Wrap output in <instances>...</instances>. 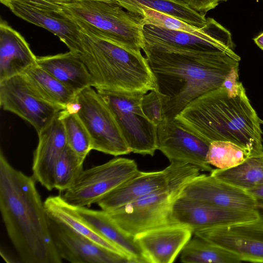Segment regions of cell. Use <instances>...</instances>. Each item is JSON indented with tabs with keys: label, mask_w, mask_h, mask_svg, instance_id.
<instances>
[{
	"label": "cell",
	"mask_w": 263,
	"mask_h": 263,
	"mask_svg": "<svg viewBox=\"0 0 263 263\" xmlns=\"http://www.w3.org/2000/svg\"><path fill=\"white\" fill-rule=\"evenodd\" d=\"M154 74L164 118H175L190 102L218 88L239 61L224 52L142 49Z\"/></svg>",
	"instance_id": "6da1fadb"
},
{
	"label": "cell",
	"mask_w": 263,
	"mask_h": 263,
	"mask_svg": "<svg viewBox=\"0 0 263 263\" xmlns=\"http://www.w3.org/2000/svg\"><path fill=\"white\" fill-rule=\"evenodd\" d=\"M36 180L13 167L0 153V211L8 236L23 262L61 263L49 217Z\"/></svg>",
	"instance_id": "7a4b0ae2"
},
{
	"label": "cell",
	"mask_w": 263,
	"mask_h": 263,
	"mask_svg": "<svg viewBox=\"0 0 263 263\" xmlns=\"http://www.w3.org/2000/svg\"><path fill=\"white\" fill-rule=\"evenodd\" d=\"M210 142H233L252 155L263 153V121L252 106L241 82L220 86L197 98L176 117Z\"/></svg>",
	"instance_id": "3957f363"
},
{
	"label": "cell",
	"mask_w": 263,
	"mask_h": 263,
	"mask_svg": "<svg viewBox=\"0 0 263 263\" xmlns=\"http://www.w3.org/2000/svg\"><path fill=\"white\" fill-rule=\"evenodd\" d=\"M77 24L81 47L77 52L86 66L96 89L147 93L156 89L146 57L113 41L101 31L64 13Z\"/></svg>",
	"instance_id": "277c9868"
},
{
	"label": "cell",
	"mask_w": 263,
	"mask_h": 263,
	"mask_svg": "<svg viewBox=\"0 0 263 263\" xmlns=\"http://www.w3.org/2000/svg\"><path fill=\"white\" fill-rule=\"evenodd\" d=\"M40 1L101 31L127 48L141 52L143 47V17L113 0Z\"/></svg>",
	"instance_id": "5b68a950"
},
{
	"label": "cell",
	"mask_w": 263,
	"mask_h": 263,
	"mask_svg": "<svg viewBox=\"0 0 263 263\" xmlns=\"http://www.w3.org/2000/svg\"><path fill=\"white\" fill-rule=\"evenodd\" d=\"M200 172L197 167L185 163L166 186L106 212L125 233L134 237L173 223L172 214L175 201L186 184L200 174Z\"/></svg>",
	"instance_id": "8992f818"
},
{
	"label": "cell",
	"mask_w": 263,
	"mask_h": 263,
	"mask_svg": "<svg viewBox=\"0 0 263 263\" xmlns=\"http://www.w3.org/2000/svg\"><path fill=\"white\" fill-rule=\"evenodd\" d=\"M109 107L131 152L154 156L157 148V126L144 114L141 92L96 89Z\"/></svg>",
	"instance_id": "52a82bcc"
},
{
	"label": "cell",
	"mask_w": 263,
	"mask_h": 263,
	"mask_svg": "<svg viewBox=\"0 0 263 263\" xmlns=\"http://www.w3.org/2000/svg\"><path fill=\"white\" fill-rule=\"evenodd\" d=\"M69 106L87 129L92 149L115 156L131 153L113 114L96 89H83Z\"/></svg>",
	"instance_id": "ba28073f"
},
{
	"label": "cell",
	"mask_w": 263,
	"mask_h": 263,
	"mask_svg": "<svg viewBox=\"0 0 263 263\" xmlns=\"http://www.w3.org/2000/svg\"><path fill=\"white\" fill-rule=\"evenodd\" d=\"M206 19V24L198 34L145 24L143 30V47L224 52L239 61L240 58L234 51V44L230 32L214 18Z\"/></svg>",
	"instance_id": "9c48e42d"
},
{
	"label": "cell",
	"mask_w": 263,
	"mask_h": 263,
	"mask_svg": "<svg viewBox=\"0 0 263 263\" xmlns=\"http://www.w3.org/2000/svg\"><path fill=\"white\" fill-rule=\"evenodd\" d=\"M139 171L134 160L119 157L83 170L61 197L74 207H86L97 202Z\"/></svg>",
	"instance_id": "30bf717a"
},
{
	"label": "cell",
	"mask_w": 263,
	"mask_h": 263,
	"mask_svg": "<svg viewBox=\"0 0 263 263\" xmlns=\"http://www.w3.org/2000/svg\"><path fill=\"white\" fill-rule=\"evenodd\" d=\"M210 143L176 118H164L157 126V148L170 163L189 164L211 172L213 168L206 161Z\"/></svg>",
	"instance_id": "8fae6325"
},
{
	"label": "cell",
	"mask_w": 263,
	"mask_h": 263,
	"mask_svg": "<svg viewBox=\"0 0 263 263\" xmlns=\"http://www.w3.org/2000/svg\"><path fill=\"white\" fill-rule=\"evenodd\" d=\"M0 105L29 123L37 133L64 109L37 95L22 74L0 82Z\"/></svg>",
	"instance_id": "7c38bea8"
},
{
	"label": "cell",
	"mask_w": 263,
	"mask_h": 263,
	"mask_svg": "<svg viewBox=\"0 0 263 263\" xmlns=\"http://www.w3.org/2000/svg\"><path fill=\"white\" fill-rule=\"evenodd\" d=\"M196 236L227 249L241 261L263 262V219L197 230Z\"/></svg>",
	"instance_id": "4fadbf2b"
},
{
	"label": "cell",
	"mask_w": 263,
	"mask_h": 263,
	"mask_svg": "<svg viewBox=\"0 0 263 263\" xmlns=\"http://www.w3.org/2000/svg\"><path fill=\"white\" fill-rule=\"evenodd\" d=\"M259 217L257 211L221 208L181 195L173 205L172 214L174 223L189 227L193 233L201 229L232 225Z\"/></svg>",
	"instance_id": "5bb4252c"
},
{
	"label": "cell",
	"mask_w": 263,
	"mask_h": 263,
	"mask_svg": "<svg viewBox=\"0 0 263 263\" xmlns=\"http://www.w3.org/2000/svg\"><path fill=\"white\" fill-rule=\"evenodd\" d=\"M4 5L18 17L57 36L70 51L79 52L81 47L80 31L70 17L38 0H13Z\"/></svg>",
	"instance_id": "9a60e30c"
},
{
	"label": "cell",
	"mask_w": 263,
	"mask_h": 263,
	"mask_svg": "<svg viewBox=\"0 0 263 263\" xmlns=\"http://www.w3.org/2000/svg\"><path fill=\"white\" fill-rule=\"evenodd\" d=\"M48 217L51 235L62 259L72 263H132L127 257L98 245Z\"/></svg>",
	"instance_id": "2e32d148"
},
{
	"label": "cell",
	"mask_w": 263,
	"mask_h": 263,
	"mask_svg": "<svg viewBox=\"0 0 263 263\" xmlns=\"http://www.w3.org/2000/svg\"><path fill=\"white\" fill-rule=\"evenodd\" d=\"M181 195L221 208L256 211V201L247 191L211 174L194 177L183 188Z\"/></svg>",
	"instance_id": "e0dca14e"
},
{
	"label": "cell",
	"mask_w": 263,
	"mask_h": 263,
	"mask_svg": "<svg viewBox=\"0 0 263 263\" xmlns=\"http://www.w3.org/2000/svg\"><path fill=\"white\" fill-rule=\"evenodd\" d=\"M172 162L156 172L139 171L135 175L104 196L98 202L102 210L109 211L168 185L183 167Z\"/></svg>",
	"instance_id": "ac0fdd59"
},
{
	"label": "cell",
	"mask_w": 263,
	"mask_h": 263,
	"mask_svg": "<svg viewBox=\"0 0 263 263\" xmlns=\"http://www.w3.org/2000/svg\"><path fill=\"white\" fill-rule=\"evenodd\" d=\"M193 231L179 223L159 227L135 237L147 263L173 262L191 239Z\"/></svg>",
	"instance_id": "d6986e66"
},
{
	"label": "cell",
	"mask_w": 263,
	"mask_h": 263,
	"mask_svg": "<svg viewBox=\"0 0 263 263\" xmlns=\"http://www.w3.org/2000/svg\"><path fill=\"white\" fill-rule=\"evenodd\" d=\"M37 134L39 142L33 155L32 176L47 190L51 191L54 189V167L67 146L64 129L59 114Z\"/></svg>",
	"instance_id": "ffe728a7"
},
{
	"label": "cell",
	"mask_w": 263,
	"mask_h": 263,
	"mask_svg": "<svg viewBox=\"0 0 263 263\" xmlns=\"http://www.w3.org/2000/svg\"><path fill=\"white\" fill-rule=\"evenodd\" d=\"M37 64L36 57L18 31L0 21V82L23 73Z\"/></svg>",
	"instance_id": "44dd1931"
},
{
	"label": "cell",
	"mask_w": 263,
	"mask_h": 263,
	"mask_svg": "<svg viewBox=\"0 0 263 263\" xmlns=\"http://www.w3.org/2000/svg\"><path fill=\"white\" fill-rule=\"evenodd\" d=\"M74 208L81 218L91 228L120 249L132 263L146 262L135 237L125 233L106 211L89 209L86 207Z\"/></svg>",
	"instance_id": "7402d4cb"
},
{
	"label": "cell",
	"mask_w": 263,
	"mask_h": 263,
	"mask_svg": "<svg viewBox=\"0 0 263 263\" xmlns=\"http://www.w3.org/2000/svg\"><path fill=\"white\" fill-rule=\"evenodd\" d=\"M37 65L76 95L94 87L93 80L77 52L69 51L54 55L36 57Z\"/></svg>",
	"instance_id": "603a6c76"
},
{
	"label": "cell",
	"mask_w": 263,
	"mask_h": 263,
	"mask_svg": "<svg viewBox=\"0 0 263 263\" xmlns=\"http://www.w3.org/2000/svg\"><path fill=\"white\" fill-rule=\"evenodd\" d=\"M44 203L48 216L51 218L98 245L128 258L118 247L91 228L81 218L74 208L65 201L61 195L50 196Z\"/></svg>",
	"instance_id": "cb8c5ba5"
},
{
	"label": "cell",
	"mask_w": 263,
	"mask_h": 263,
	"mask_svg": "<svg viewBox=\"0 0 263 263\" xmlns=\"http://www.w3.org/2000/svg\"><path fill=\"white\" fill-rule=\"evenodd\" d=\"M31 88L46 101L64 109L74 101L76 94L37 64L22 73Z\"/></svg>",
	"instance_id": "d4e9b609"
},
{
	"label": "cell",
	"mask_w": 263,
	"mask_h": 263,
	"mask_svg": "<svg viewBox=\"0 0 263 263\" xmlns=\"http://www.w3.org/2000/svg\"><path fill=\"white\" fill-rule=\"evenodd\" d=\"M113 1L126 10L139 15L142 7H145L171 15L199 28L204 26L207 21L205 14L194 10L181 0Z\"/></svg>",
	"instance_id": "484cf974"
},
{
	"label": "cell",
	"mask_w": 263,
	"mask_h": 263,
	"mask_svg": "<svg viewBox=\"0 0 263 263\" xmlns=\"http://www.w3.org/2000/svg\"><path fill=\"white\" fill-rule=\"evenodd\" d=\"M210 174L245 191L263 185V153L251 156L232 168L213 169Z\"/></svg>",
	"instance_id": "4316f807"
},
{
	"label": "cell",
	"mask_w": 263,
	"mask_h": 263,
	"mask_svg": "<svg viewBox=\"0 0 263 263\" xmlns=\"http://www.w3.org/2000/svg\"><path fill=\"white\" fill-rule=\"evenodd\" d=\"M184 263H239L235 253L196 236L191 239L181 251Z\"/></svg>",
	"instance_id": "83f0119b"
},
{
	"label": "cell",
	"mask_w": 263,
	"mask_h": 263,
	"mask_svg": "<svg viewBox=\"0 0 263 263\" xmlns=\"http://www.w3.org/2000/svg\"><path fill=\"white\" fill-rule=\"evenodd\" d=\"M59 116L63 125L67 145L85 159L92 149L91 138L83 123L69 105L61 110Z\"/></svg>",
	"instance_id": "f1b7e54d"
},
{
	"label": "cell",
	"mask_w": 263,
	"mask_h": 263,
	"mask_svg": "<svg viewBox=\"0 0 263 263\" xmlns=\"http://www.w3.org/2000/svg\"><path fill=\"white\" fill-rule=\"evenodd\" d=\"M251 156L249 152L233 142L214 141L209 145L206 161L216 168L225 170L239 165Z\"/></svg>",
	"instance_id": "f546056e"
},
{
	"label": "cell",
	"mask_w": 263,
	"mask_h": 263,
	"mask_svg": "<svg viewBox=\"0 0 263 263\" xmlns=\"http://www.w3.org/2000/svg\"><path fill=\"white\" fill-rule=\"evenodd\" d=\"M84 160L67 145L54 167V189L63 192L70 187L84 170Z\"/></svg>",
	"instance_id": "4dcf8cb0"
},
{
	"label": "cell",
	"mask_w": 263,
	"mask_h": 263,
	"mask_svg": "<svg viewBox=\"0 0 263 263\" xmlns=\"http://www.w3.org/2000/svg\"><path fill=\"white\" fill-rule=\"evenodd\" d=\"M140 15L143 18L145 25H152L167 30L198 34L204 27L194 26L171 15L145 7H142Z\"/></svg>",
	"instance_id": "1f68e13d"
},
{
	"label": "cell",
	"mask_w": 263,
	"mask_h": 263,
	"mask_svg": "<svg viewBox=\"0 0 263 263\" xmlns=\"http://www.w3.org/2000/svg\"><path fill=\"white\" fill-rule=\"evenodd\" d=\"M141 105L145 115L155 125L158 126L164 119L161 100L156 90L144 94Z\"/></svg>",
	"instance_id": "d6a6232c"
},
{
	"label": "cell",
	"mask_w": 263,
	"mask_h": 263,
	"mask_svg": "<svg viewBox=\"0 0 263 263\" xmlns=\"http://www.w3.org/2000/svg\"><path fill=\"white\" fill-rule=\"evenodd\" d=\"M194 10L205 14L214 9L219 3L227 0H181Z\"/></svg>",
	"instance_id": "836d02e7"
},
{
	"label": "cell",
	"mask_w": 263,
	"mask_h": 263,
	"mask_svg": "<svg viewBox=\"0 0 263 263\" xmlns=\"http://www.w3.org/2000/svg\"><path fill=\"white\" fill-rule=\"evenodd\" d=\"M246 191L251 195L256 200L263 201V185Z\"/></svg>",
	"instance_id": "e575fe53"
},
{
	"label": "cell",
	"mask_w": 263,
	"mask_h": 263,
	"mask_svg": "<svg viewBox=\"0 0 263 263\" xmlns=\"http://www.w3.org/2000/svg\"><path fill=\"white\" fill-rule=\"evenodd\" d=\"M255 43L261 50H263V32L253 39Z\"/></svg>",
	"instance_id": "d590c367"
},
{
	"label": "cell",
	"mask_w": 263,
	"mask_h": 263,
	"mask_svg": "<svg viewBox=\"0 0 263 263\" xmlns=\"http://www.w3.org/2000/svg\"><path fill=\"white\" fill-rule=\"evenodd\" d=\"M256 201V211H257L259 217L263 219V201Z\"/></svg>",
	"instance_id": "8d00e7d4"
},
{
	"label": "cell",
	"mask_w": 263,
	"mask_h": 263,
	"mask_svg": "<svg viewBox=\"0 0 263 263\" xmlns=\"http://www.w3.org/2000/svg\"><path fill=\"white\" fill-rule=\"evenodd\" d=\"M10 1H13V0H0V2L3 5H4L6 3H7V2H8ZM58 1H60V0H58ZM103 1H109V0H103Z\"/></svg>",
	"instance_id": "74e56055"
}]
</instances>
